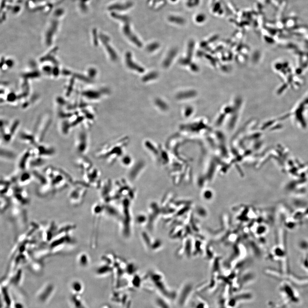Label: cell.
<instances>
[{
  "label": "cell",
  "instance_id": "cell-1",
  "mask_svg": "<svg viewBox=\"0 0 308 308\" xmlns=\"http://www.w3.org/2000/svg\"><path fill=\"white\" fill-rule=\"evenodd\" d=\"M43 173L48 179L53 193L66 189L75 182L72 176L65 170L53 166L45 167Z\"/></svg>",
  "mask_w": 308,
  "mask_h": 308
},
{
  "label": "cell",
  "instance_id": "cell-2",
  "mask_svg": "<svg viewBox=\"0 0 308 308\" xmlns=\"http://www.w3.org/2000/svg\"><path fill=\"white\" fill-rule=\"evenodd\" d=\"M35 159L33 164L36 166H41L55 156L56 149L51 145L47 143H39L36 145L33 150Z\"/></svg>",
  "mask_w": 308,
  "mask_h": 308
},
{
  "label": "cell",
  "instance_id": "cell-3",
  "mask_svg": "<svg viewBox=\"0 0 308 308\" xmlns=\"http://www.w3.org/2000/svg\"><path fill=\"white\" fill-rule=\"evenodd\" d=\"M88 131L83 127L80 126L75 134L74 148L79 155L85 156L90 149V138Z\"/></svg>",
  "mask_w": 308,
  "mask_h": 308
},
{
  "label": "cell",
  "instance_id": "cell-4",
  "mask_svg": "<svg viewBox=\"0 0 308 308\" xmlns=\"http://www.w3.org/2000/svg\"><path fill=\"white\" fill-rule=\"evenodd\" d=\"M71 186L68 194L69 202L72 204H79L85 199L89 186L83 181H75Z\"/></svg>",
  "mask_w": 308,
  "mask_h": 308
},
{
  "label": "cell",
  "instance_id": "cell-5",
  "mask_svg": "<svg viewBox=\"0 0 308 308\" xmlns=\"http://www.w3.org/2000/svg\"><path fill=\"white\" fill-rule=\"evenodd\" d=\"M83 182L89 187H92L99 189L102 181L101 174L98 168L94 167L90 168L88 171L82 174Z\"/></svg>",
  "mask_w": 308,
  "mask_h": 308
},
{
  "label": "cell",
  "instance_id": "cell-6",
  "mask_svg": "<svg viewBox=\"0 0 308 308\" xmlns=\"http://www.w3.org/2000/svg\"><path fill=\"white\" fill-rule=\"evenodd\" d=\"M50 121L49 119H44L38 124L36 127L35 132L34 139L36 144L42 143L47 134L50 128Z\"/></svg>",
  "mask_w": 308,
  "mask_h": 308
},
{
  "label": "cell",
  "instance_id": "cell-7",
  "mask_svg": "<svg viewBox=\"0 0 308 308\" xmlns=\"http://www.w3.org/2000/svg\"><path fill=\"white\" fill-rule=\"evenodd\" d=\"M74 165L79 171L83 173L94 166L93 163L85 156L79 155L74 161Z\"/></svg>",
  "mask_w": 308,
  "mask_h": 308
},
{
  "label": "cell",
  "instance_id": "cell-8",
  "mask_svg": "<svg viewBox=\"0 0 308 308\" xmlns=\"http://www.w3.org/2000/svg\"><path fill=\"white\" fill-rule=\"evenodd\" d=\"M77 262L80 266L85 267L90 263V258L86 252H82L78 255Z\"/></svg>",
  "mask_w": 308,
  "mask_h": 308
}]
</instances>
